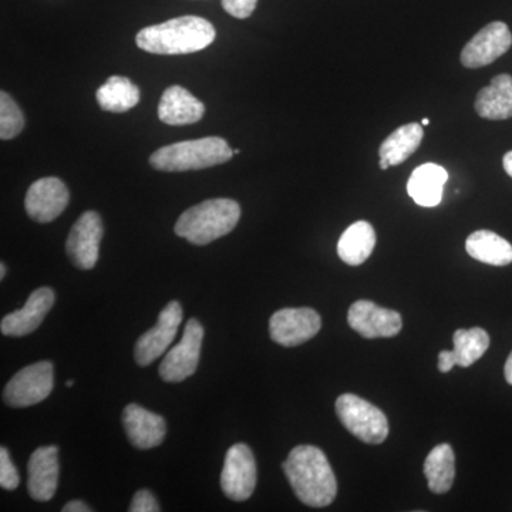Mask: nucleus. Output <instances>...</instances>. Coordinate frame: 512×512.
I'll list each match as a JSON object with an SVG mask.
<instances>
[{
    "label": "nucleus",
    "instance_id": "nucleus-31",
    "mask_svg": "<svg viewBox=\"0 0 512 512\" xmlns=\"http://www.w3.org/2000/svg\"><path fill=\"white\" fill-rule=\"evenodd\" d=\"M454 366H457L456 356L451 350H443L439 355V370L441 373H448Z\"/></svg>",
    "mask_w": 512,
    "mask_h": 512
},
{
    "label": "nucleus",
    "instance_id": "nucleus-3",
    "mask_svg": "<svg viewBox=\"0 0 512 512\" xmlns=\"http://www.w3.org/2000/svg\"><path fill=\"white\" fill-rule=\"evenodd\" d=\"M241 207L229 198L207 200L188 208L175 224V234L194 245H208L237 227Z\"/></svg>",
    "mask_w": 512,
    "mask_h": 512
},
{
    "label": "nucleus",
    "instance_id": "nucleus-6",
    "mask_svg": "<svg viewBox=\"0 0 512 512\" xmlns=\"http://www.w3.org/2000/svg\"><path fill=\"white\" fill-rule=\"evenodd\" d=\"M55 387V373L50 362H37L23 367L16 373L3 390V402L10 407L35 406L43 402Z\"/></svg>",
    "mask_w": 512,
    "mask_h": 512
},
{
    "label": "nucleus",
    "instance_id": "nucleus-15",
    "mask_svg": "<svg viewBox=\"0 0 512 512\" xmlns=\"http://www.w3.org/2000/svg\"><path fill=\"white\" fill-rule=\"evenodd\" d=\"M59 448L39 447L33 451L28 464V491L30 497L39 503H46L55 497L59 484Z\"/></svg>",
    "mask_w": 512,
    "mask_h": 512
},
{
    "label": "nucleus",
    "instance_id": "nucleus-9",
    "mask_svg": "<svg viewBox=\"0 0 512 512\" xmlns=\"http://www.w3.org/2000/svg\"><path fill=\"white\" fill-rule=\"evenodd\" d=\"M322 328L319 313L311 308H288L275 312L269 320L271 339L285 348H295L318 335Z\"/></svg>",
    "mask_w": 512,
    "mask_h": 512
},
{
    "label": "nucleus",
    "instance_id": "nucleus-28",
    "mask_svg": "<svg viewBox=\"0 0 512 512\" xmlns=\"http://www.w3.org/2000/svg\"><path fill=\"white\" fill-rule=\"evenodd\" d=\"M19 483L18 470L13 466L8 448H0V485L5 490L13 491L19 487Z\"/></svg>",
    "mask_w": 512,
    "mask_h": 512
},
{
    "label": "nucleus",
    "instance_id": "nucleus-17",
    "mask_svg": "<svg viewBox=\"0 0 512 512\" xmlns=\"http://www.w3.org/2000/svg\"><path fill=\"white\" fill-rule=\"evenodd\" d=\"M123 424L128 441L140 450L160 446L167 434V424L160 414L134 403L128 404L124 409Z\"/></svg>",
    "mask_w": 512,
    "mask_h": 512
},
{
    "label": "nucleus",
    "instance_id": "nucleus-30",
    "mask_svg": "<svg viewBox=\"0 0 512 512\" xmlns=\"http://www.w3.org/2000/svg\"><path fill=\"white\" fill-rule=\"evenodd\" d=\"M128 510L131 512H158L160 511V505H158L156 497L150 491L140 490L134 495Z\"/></svg>",
    "mask_w": 512,
    "mask_h": 512
},
{
    "label": "nucleus",
    "instance_id": "nucleus-21",
    "mask_svg": "<svg viewBox=\"0 0 512 512\" xmlns=\"http://www.w3.org/2000/svg\"><path fill=\"white\" fill-rule=\"evenodd\" d=\"M376 245V232L366 221L350 225L338 242V255L345 264L359 266L365 264Z\"/></svg>",
    "mask_w": 512,
    "mask_h": 512
},
{
    "label": "nucleus",
    "instance_id": "nucleus-22",
    "mask_svg": "<svg viewBox=\"0 0 512 512\" xmlns=\"http://www.w3.org/2000/svg\"><path fill=\"white\" fill-rule=\"evenodd\" d=\"M467 254L476 261L493 266L512 264V245L495 232L481 229L473 232L466 241Z\"/></svg>",
    "mask_w": 512,
    "mask_h": 512
},
{
    "label": "nucleus",
    "instance_id": "nucleus-1",
    "mask_svg": "<svg viewBox=\"0 0 512 512\" xmlns=\"http://www.w3.org/2000/svg\"><path fill=\"white\" fill-rule=\"evenodd\" d=\"M285 476L296 497L309 507H328L338 494V481L325 453L318 447L298 446L284 464Z\"/></svg>",
    "mask_w": 512,
    "mask_h": 512
},
{
    "label": "nucleus",
    "instance_id": "nucleus-13",
    "mask_svg": "<svg viewBox=\"0 0 512 512\" xmlns=\"http://www.w3.org/2000/svg\"><path fill=\"white\" fill-rule=\"evenodd\" d=\"M350 328L366 339L393 338L403 328L400 313L380 308L370 301H357L348 312Z\"/></svg>",
    "mask_w": 512,
    "mask_h": 512
},
{
    "label": "nucleus",
    "instance_id": "nucleus-38",
    "mask_svg": "<svg viewBox=\"0 0 512 512\" xmlns=\"http://www.w3.org/2000/svg\"><path fill=\"white\" fill-rule=\"evenodd\" d=\"M73 384H74L73 380H67L66 386L67 387H72Z\"/></svg>",
    "mask_w": 512,
    "mask_h": 512
},
{
    "label": "nucleus",
    "instance_id": "nucleus-33",
    "mask_svg": "<svg viewBox=\"0 0 512 512\" xmlns=\"http://www.w3.org/2000/svg\"><path fill=\"white\" fill-rule=\"evenodd\" d=\"M505 173L512 178V151H508L503 160Z\"/></svg>",
    "mask_w": 512,
    "mask_h": 512
},
{
    "label": "nucleus",
    "instance_id": "nucleus-16",
    "mask_svg": "<svg viewBox=\"0 0 512 512\" xmlns=\"http://www.w3.org/2000/svg\"><path fill=\"white\" fill-rule=\"evenodd\" d=\"M55 301L56 296L53 289H36L22 309L12 312L2 319L0 330L3 335L12 336V338H22V336L35 332L55 305Z\"/></svg>",
    "mask_w": 512,
    "mask_h": 512
},
{
    "label": "nucleus",
    "instance_id": "nucleus-8",
    "mask_svg": "<svg viewBox=\"0 0 512 512\" xmlns=\"http://www.w3.org/2000/svg\"><path fill=\"white\" fill-rule=\"evenodd\" d=\"M256 463L247 444L238 443L229 448L221 473V488L229 500H248L256 487Z\"/></svg>",
    "mask_w": 512,
    "mask_h": 512
},
{
    "label": "nucleus",
    "instance_id": "nucleus-39",
    "mask_svg": "<svg viewBox=\"0 0 512 512\" xmlns=\"http://www.w3.org/2000/svg\"><path fill=\"white\" fill-rule=\"evenodd\" d=\"M239 153H241V150H234L235 156H238Z\"/></svg>",
    "mask_w": 512,
    "mask_h": 512
},
{
    "label": "nucleus",
    "instance_id": "nucleus-11",
    "mask_svg": "<svg viewBox=\"0 0 512 512\" xmlns=\"http://www.w3.org/2000/svg\"><path fill=\"white\" fill-rule=\"evenodd\" d=\"M103 234V221L97 212H84L82 217L74 222L66 242L67 255L74 266L83 271H89L96 266Z\"/></svg>",
    "mask_w": 512,
    "mask_h": 512
},
{
    "label": "nucleus",
    "instance_id": "nucleus-10",
    "mask_svg": "<svg viewBox=\"0 0 512 512\" xmlns=\"http://www.w3.org/2000/svg\"><path fill=\"white\" fill-rule=\"evenodd\" d=\"M183 322V308L180 302L173 301L161 311L157 325L137 340L134 357L138 365L146 367L164 355L177 336Z\"/></svg>",
    "mask_w": 512,
    "mask_h": 512
},
{
    "label": "nucleus",
    "instance_id": "nucleus-14",
    "mask_svg": "<svg viewBox=\"0 0 512 512\" xmlns=\"http://www.w3.org/2000/svg\"><path fill=\"white\" fill-rule=\"evenodd\" d=\"M69 200V190L62 180L56 177L40 178L30 185L25 208L33 221L47 224L63 214Z\"/></svg>",
    "mask_w": 512,
    "mask_h": 512
},
{
    "label": "nucleus",
    "instance_id": "nucleus-32",
    "mask_svg": "<svg viewBox=\"0 0 512 512\" xmlns=\"http://www.w3.org/2000/svg\"><path fill=\"white\" fill-rule=\"evenodd\" d=\"M64 512H90L92 508L89 505L84 504L83 501L74 500L70 501L63 507Z\"/></svg>",
    "mask_w": 512,
    "mask_h": 512
},
{
    "label": "nucleus",
    "instance_id": "nucleus-19",
    "mask_svg": "<svg viewBox=\"0 0 512 512\" xmlns=\"http://www.w3.org/2000/svg\"><path fill=\"white\" fill-rule=\"evenodd\" d=\"M476 111L481 119L507 120L512 117V77L500 74L477 94Z\"/></svg>",
    "mask_w": 512,
    "mask_h": 512
},
{
    "label": "nucleus",
    "instance_id": "nucleus-36",
    "mask_svg": "<svg viewBox=\"0 0 512 512\" xmlns=\"http://www.w3.org/2000/svg\"><path fill=\"white\" fill-rule=\"evenodd\" d=\"M390 167V164L387 163L386 160H382V158H380V168H382L383 171H386L387 168Z\"/></svg>",
    "mask_w": 512,
    "mask_h": 512
},
{
    "label": "nucleus",
    "instance_id": "nucleus-18",
    "mask_svg": "<svg viewBox=\"0 0 512 512\" xmlns=\"http://www.w3.org/2000/svg\"><path fill=\"white\" fill-rule=\"evenodd\" d=\"M204 113V104L181 86L168 87L158 104V117L168 126L197 123Z\"/></svg>",
    "mask_w": 512,
    "mask_h": 512
},
{
    "label": "nucleus",
    "instance_id": "nucleus-27",
    "mask_svg": "<svg viewBox=\"0 0 512 512\" xmlns=\"http://www.w3.org/2000/svg\"><path fill=\"white\" fill-rule=\"evenodd\" d=\"M25 116L8 93H0V138L12 140L22 133Z\"/></svg>",
    "mask_w": 512,
    "mask_h": 512
},
{
    "label": "nucleus",
    "instance_id": "nucleus-4",
    "mask_svg": "<svg viewBox=\"0 0 512 512\" xmlns=\"http://www.w3.org/2000/svg\"><path fill=\"white\" fill-rule=\"evenodd\" d=\"M232 156L234 150L224 138L205 137L158 148L151 154L150 164L163 173H184L225 164Z\"/></svg>",
    "mask_w": 512,
    "mask_h": 512
},
{
    "label": "nucleus",
    "instance_id": "nucleus-35",
    "mask_svg": "<svg viewBox=\"0 0 512 512\" xmlns=\"http://www.w3.org/2000/svg\"><path fill=\"white\" fill-rule=\"evenodd\" d=\"M6 275V265L0 264V279H5Z\"/></svg>",
    "mask_w": 512,
    "mask_h": 512
},
{
    "label": "nucleus",
    "instance_id": "nucleus-2",
    "mask_svg": "<svg viewBox=\"0 0 512 512\" xmlns=\"http://www.w3.org/2000/svg\"><path fill=\"white\" fill-rule=\"evenodd\" d=\"M214 26L200 16H181L148 26L136 37L137 46L154 55H188L207 49L215 40Z\"/></svg>",
    "mask_w": 512,
    "mask_h": 512
},
{
    "label": "nucleus",
    "instance_id": "nucleus-26",
    "mask_svg": "<svg viewBox=\"0 0 512 512\" xmlns=\"http://www.w3.org/2000/svg\"><path fill=\"white\" fill-rule=\"evenodd\" d=\"M457 366L470 367L484 356L490 346V336L481 328L458 329L453 336Z\"/></svg>",
    "mask_w": 512,
    "mask_h": 512
},
{
    "label": "nucleus",
    "instance_id": "nucleus-29",
    "mask_svg": "<svg viewBox=\"0 0 512 512\" xmlns=\"http://www.w3.org/2000/svg\"><path fill=\"white\" fill-rule=\"evenodd\" d=\"M222 8L237 19H248L254 13L258 0H222Z\"/></svg>",
    "mask_w": 512,
    "mask_h": 512
},
{
    "label": "nucleus",
    "instance_id": "nucleus-24",
    "mask_svg": "<svg viewBox=\"0 0 512 512\" xmlns=\"http://www.w3.org/2000/svg\"><path fill=\"white\" fill-rule=\"evenodd\" d=\"M423 137L424 130L420 124L412 123L399 127L383 141L379 148V156L386 160L390 167L400 165L416 153Z\"/></svg>",
    "mask_w": 512,
    "mask_h": 512
},
{
    "label": "nucleus",
    "instance_id": "nucleus-34",
    "mask_svg": "<svg viewBox=\"0 0 512 512\" xmlns=\"http://www.w3.org/2000/svg\"><path fill=\"white\" fill-rule=\"evenodd\" d=\"M504 373L505 379H507V382L512 386V352L511 355L508 356L507 363H505Z\"/></svg>",
    "mask_w": 512,
    "mask_h": 512
},
{
    "label": "nucleus",
    "instance_id": "nucleus-23",
    "mask_svg": "<svg viewBox=\"0 0 512 512\" xmlns=\"http://www.w3.org/2000/svg\"><path fill=\"white\" fill-rule=\"evenodd\" d=\"M424 476L431 493L446 494L451 490L456 476V457L450 444H439L424 461Z\"/></svg>",
    "mask_w": 512,
    "mask_h": 512
},
{
    "label": "nucleus",
    "instance_id": "nucleus-12",
    "mask_svg": "<svg viewBox=\"0 0 512 512\" xmlns=\"http://www.w3.org/2000/svg\"><path fill=\"white\" fill-rule=\"evenodd\" d=\"M512 46V35L503 22L485 26L461 52V63L467 69H480L505 55Z\"/></svg>",
    "mask_w": 512,
    "mask_h": 512
},
{
    "label": "nucleus",
    "instance_id": "nucleus-5",
    "mask_svg": "<svg viewBox=\"0 0 512 512\" xmlns=\"http://www.w3.org/2000/svg\"><path fill=\"white\" fill-rule=\"evenodd\" d=\"M340 423L356 439L367 444H380L389 436V421L382 410L355 394H342L336 400Z\"/></svg>",
    "mask_w": 512,
    "mask_h": 512
},
{
    "label": "nucleus",
    "instance_id": "nucleus-37",
    "mask_svg": "<svg viewBox=\"0 0 512 512\" xmlns=\"http://www.w3.org/2000/svg\"><path fill=\"white\" fill-rule=\"evenodd\" d=\"M429 124H430L429 119H423V121H421V126H429Z\"/></svg>",
    "mask_w": 512,
    "mask_h": 512
},
{
    "label": "nucleus",
    "instance_id": "nucleus-7",
    "mask_svg": "<svg viewBox=\"0 0 512 512\" xmlns=\"http://www.w3.org/2000/svg\"><path fill=\"white\" fill-rule=\"evenodd\" d=\"M202 339L204 328L201 323L197 319L188 320L183 338L165 355L158 369L164 382L181 383L194 375L200 365Z\"/></svg>",
    "mask_w": 512,
    "mask_h": 512
},
{
    "label": "nucleus",
    "instance_id": "nucleus-20",
    "mask_svg": "<svg viewBox=\"0 0 512 512\" xmlns=\"http://www.w3.org/2000/svg\"><path fill=\"white\" fill-rule=\"evenodd\" d=\"M447 180L448 174L443 167L433 163L423 164L413 171L407 183V192L421 207H436L443 198V188Z\"/></svg>",
    "mask_w": 512,
    "mask_h": 512
},
{
    "label": "nucleus",
    "instance_id": "nucleus-25",
    "mask_svg": "<svg viewBox=\"0 0 512 512\" xmlns=\"http://www.w3.org/2000/svg\"><path fill=\"white\" fill-rule=\"evenodd\" d=\"M96 99L101 110L126 113L140 101V89L127 77L113 76L97 90Z\"/></svg>",
    "mask_w": 512,
    "mask_h": 512
}]
</instances>
